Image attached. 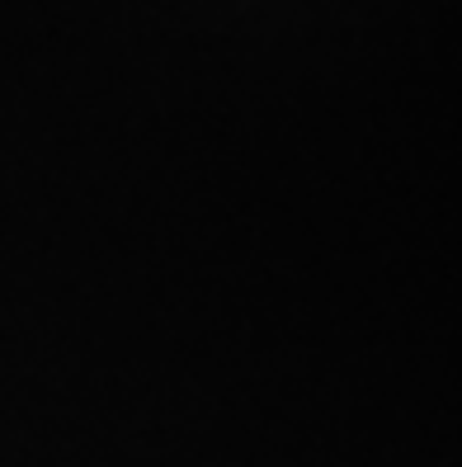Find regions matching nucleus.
I'll list each match as a JSON object with an SVG mask.
<instances>
[]
</instances>
